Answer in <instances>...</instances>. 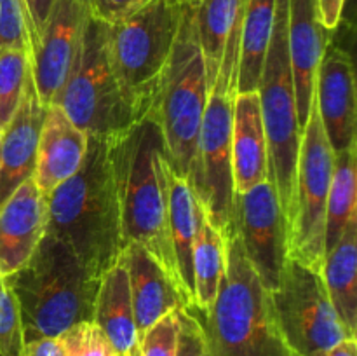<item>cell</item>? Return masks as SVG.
<instances>
[{
  "label": "cell",
  "instance_id": "cell-1",
  "mask_svg": "<svg viewBox=\"0 0 357 356\" xmlns=\"http://www.w3.org/2000/svg\"><path fill=\"white\" fill-rule=\"evenodd\" d=\"M115 140L89 136L82 166L47 195L45 232L68 244L94 278L117 264L124 250Z\"/></svg>",
  "mask_w": 357,
  "mask_h": 356
},
{
  "label": "cell",
  "instance_id": "cell-2",
  "mask_svg": "<svg viewBox=\"0 0 357 356\" xmlns=\"http://www.w3.org/2000/svg\"><path fill=\"white\" fill-rule=\"evenodd\" d=\"M166 166L162 133L152 114L115 140L122 244L145 248L180 288L169 236Z\"/></svg>",
  "mask_w": 357,
  "mask_h": 356
},
{
  "label": "cell",
  "instance_id": "cell-3",
  "mask_svg": "<svg viewBox=\"0 0 357 356\" xmlns=\"http://www.w3.org/2000/svg\"><path fill=\"white\" fill-rule=\"evenodd\" d=\"M3 279L17 302L24 342L59 337L73 325L93 321L101 278L51 234L45 232L23 267Z\"/></svg>",
  "mask_w": 357,
  "mask_h": 356
},
{
  "label": "cell",
  "instance_id": "cell-4",
  "mask_svg": "<svg viewBox=\"0 0 357 356\" xmlns=\"http://www.w3.org/2000/svg\"><path fill=\"white\" fill-rule=\"evenodd\" d=\"M197 318L211 356H296L282 339L271 293L244 257L236 234L227 237V267L208 311Z\"/></svg>",
  "mask_w": 357,
  "mask_h": 356
},
{
  "label": "cell",
  "instance_id": "cell-5",
  "mask_svg": "<svg viewBox=\"0 0 357 356\" xmlns=\"http://www.w3.org/2000/svg\"><path fill=\"white\" fill-rule=\"evenodd\" d=\"M209 101V84L197 31V2H183L180 28L162 77L155 117L171 170L190 184L199 133Z\"/></svg>",
  "mask_w": 357,
  "mask_h": 356
},
{
  "label": "cell",
  "instance_id": "cell-6",
  "mask_svg": "<svg viewBox=\"0 0 357 356\" xmlns=\"http://www.w3.org/2000/svg\"><path fill=\"white\" fill-rule=\"evenodd\" d=\"M183 0H150L124 20L108 24V52L117 82L138 121L155 107Z\"/></svg>",
  "mask_w": 357,
  "mask_h": 356
},
{
  "label": "cell",
  "instance_id": "cell-7",
  "mask_svg": "<svg viewBox=\"0 0 357 356\" xmlns=\"http://www.w3.org/2000/svg\"><path fill=\"white\" fill-rule=\"evenodd\" d=\"M261 121L268 150V180L278 192L286 229L295 220L296 170L302 145V126L288 54V0H278L271 44L258 86Z\"/></svg>",
  "mask_w": 357,
  "mask_h": 356
},
{
  "label": "cell",
  "instance_id": "cell-8",
  "mask_svg": "<svg viewBox=\"0 0 357 356\" xmlns=\"http://www.w3.org/2000/svg\"><path fill=\"white\" fill-rule=\"evenodd\" d=\"M91 138H112L138 119L122 94L108 52V24L91 14L68 79L54 100Z\"/></svg>",
  "mask_w": 357,
  "mask_h": 356
},
{
  "label": "cell",
  "instance_id": "cell-9",
  "mask_svg": "<svg viewBox=\"0 0 357 356\" xmlns=\"http://www.w3.org/2000/svg\"><path fill=\"white\" fill-rule=\"evenodd\" d=\"M271 293L279 332L296 356H324L345 339H357L338 318L321 271L288 257Z\"/></svg>",
  "mask_w": 357,
  "mask_h": 356
},
{
  "label": "cell",
  "instance_id": "cell-10",
  "mask_svg": "<svg viewBox=\"0 0 357 356\" xmlns=\"http://www.w3.org/2000/svg\"><path fill=\"white\" fill-rule=\"evenodd\" d=\"M333 163L335 154L312 101L298 154L295 220L288 232V251L289 257L316 271H321L324 262L326 202Z\"/></svg>",
  "mask_w": 357,
  "mask_h": 356
},
{
  "label": "cell",
  "instance_id": "cell-11",
  "mask_svg": "<svg viewBox=\"0 0 357 356\" xmlns=\"http://www.w3.org/2000/svg\"><path fill=\"white\" fill-rule=\"evenodd\" d=\"M232 110L234 94L211 89L201 133L190 185L209 222L223 234L232 236L234 188L232 175Z\"/></svg>",
  "mask_w": 357,
  "mask_h": 356
},
{
  "label": "cell",
  "instance_id": "cell-12",
  "mask_svg": "<svg viewBox=\"0 0 357 356\" xmlns=\"http://www.w3.org/2000/svg\"><path fill=\"white\" fill-rule=\"evenodd\" d=\"M244 257L267 292H274L289 257L288 229L271 180L236 194L234 229Z\"/></svg>",
  "mask_w": 357,
  "mask_h": 356
},
{
  "label": "cell",
  "instance_id": "cell-13",
  "mask_svg": "<svg viewBox=\"0 0 357 356\" xmlns=\"http://www.w3.org/2000/svg\"><path fill=\"white\" fill-rule=\"evenodd\" d=\"M91 16L89 0H58L30 56V73L44 107L68 79Z\"/></svg>",
  "mask_w": 357,
  "mask_h": 356
},
{
  "label": "cell",
  "instance_id": "cell-14",
  "mask_svg": "<svg viewBox=\"0 0 357 356\" xmlns=\"http://www.w3.org/2000/svg\"><path fill=\"white\" fill-rule=\"evenodd\" d=\"M314 103L333 154L356 147V80L347 51L328 44L314 86Z\"/></svg>",
  "mask_w": 357,
  "mask_h": 356
},
{
  "label": "cell",
  "instance_id": "cell-15",
  "mask_svg": "<svg viewBox=\"0 0 357 356\" xmlns=\"http://www.w3.org/2000/svg\"><path fill=\"white\" fill-rule=\"evenodd\" d=\"M47 230V195L26 180L0 205V276L23 267Z\"/></svg>",
  "mask_w": 357,
  "mask_h": 356
},
{
  "label": "cell",
  "instance_id": "cell-16",
  "mask_svg": "<svg viewBox=\"0 0 357 356\" xmlns=\"http://www.w3.org/2000/svg\"><path fill=\"white\" fill-rule=\"evenodd\" d=\"M328 37L330 31L321 23L317 0H288V54L302 129L312 108L316 73L330 44Z\"/></svg>",
  "mask_w": 357,
  "mask_h": 356
},
{
  "label": "cell",
  "instance_id": "cell-17",
  "mask_svg": "<svg viewBox=\"0 0 357 356\" xmlns=\"http://www.w3.org/2000/svg\"><path fill=\"white\" fill-rule=\"evenodd\" d=\"M45 108L38 100L31 73H28L20 105L0 135V205L33 177Z\"/></svg>",
  "mask_w": 357,
  "mask_h": 356
},
{
  "label": "cell",
  "instance_id": "cell-18",
  "mask_svg": "<svg viewBox=\"0 0 357 356\" xmlns=\"http://www.w3.org/2000/svg\"><path fill=\"white\" fill-rule=\"evenodd\" d=\"M89 136L77 128L59 105L45 108L31 180L45 195L82 166Z\"/></svg>",
  "mask_w": 357,
  "mask_h": 356
},
{
  "label": "cell",
  "instance_id": "cell-19",
  "mask_svg": "<svg viewBox=\"0 0 357 356\" xmlns=\"http://www.w3.org/2000/svg\"><path fill=\"white\" fill-rule=\"evenodd\" d=\"M119 262H122L128 271L132 311L139 337L167 313L185 307L176 283L145 248L139 244H128L122 250Z\"/></svg>",
  "mask_w": 357,
  "mask_h": 356
},
{
  "label": "cell",
  "instance_id": "cell-20",
  "mask_svg": "<svg viewBox=\"0 0 357 356\" xmlns=\"http://www.w3.org/2000/svg\"><path fill=\"white\" fill-rule=\"evenodd\" d=\"M232 175L236 194L268 180V150L258 93H237L232 110Z\"/></svg>",
  "mask_w": 357,
  "mask_h": 356
},
{
  "label": "cell",
  "instance_id": "cell-21",
  "mask_svg": "<svg viewBox=\"0 0 357 356\" xmlns=\"http://www.w3.org/2000/svg\"><path fill=\"white\" fill-rule=\"evenodd\" d=\"M93 321L117 356H139V334L131 302L128 271L117 262L103 272L94 300Z\"/></svg>",
  "mask_w": 357,
  "mask_h": 356
},
{
  "label": "cell",
  "instance_id": "cell-22",
  "mask_svg": "<svg viewBox=\"0 0 357 356\" xmlns=\"http://www.w3.org/2000/svg\"><path fill=\"white\" fill-rule=\"evenodd\" d=\"M167 175V201H169V236L173 246L174 262H176L178 283L185 307H194V269H192V253H194L195 230H197L199 199L195 191L185 178L166 166Z\"/></svg>",
  "mask_w": 357,
  "mask_h": 356
},
{
  "label": "cell",
  "instance_id": "cell-23",
  "mask_svg": "<svg viewBox=\"0 0 357 356\" xmlns=\"http://www.w3.org/2000/svg\"><path fill=\"white\" fill-rule=\"evenodd\" d=\"M321 276L338 318L357 337V215L324 257Z\"/></svg>",
  "mask_w": 357,
  "mask_h": 356
},
{
  "label": "cell",
  "instance_id": "cell-24",
  "mask_svg": "<svg viewBox=\"0 0 357 356\" xmlns=\"http://www.w3.org/2000/svg\"><path fill=\"white\" fill-rule=\"evenodd\" d=\"M278 0H243L237 93H257L272 38Z\"/></svg>",
  "mask_w": 357,
  "mask_h": 356
},
{
  "label": "cell",
  "instance_id": "cell-25",
  "mask_svg": "<svg viewBox=\"0 0 357 356\" xmlns=\"http://www.w3.org/2000/svg\"><path fill=\"white\" fill-rule=\"evenodd\" d=\"M227 267V239L206 216L201 202L197 212L192 269H194L195 304L192 309L208 311L218 295Z\"/></svg>",
  "mask_w": 357,
  "mask_h": 356
},
{
  "label": "cell",
  "instance_id": "cell-26",
  "mask_svg": "<svg viewBox=\"0 0 357 356\" xmlns=\"http://www.w3.org/2000/svg\"><path fill=\"white\" fill-rule=\"evenodd\" d=\"M243 23V0H199L197 31L208 75L209 93L215 86L227 38Z\"/></svg>",
  "mask_w": 357,
  "mask_h": 356
},
{
  "label": "cell",
  "instance_id": "cell-27",
  "mask_svg": "<svg viewBox=\"0 0 357 356\" xmlns=\"http://www.w3.org/2000/svg\"><path fill=\"white\" fill-rule=\"evenodd\" d=\"M357 171L356 147L335 156L333 177L326 202V230H324V257L344 236L345 227L357 215Z\"/></svg>",
  "mask_w": 357,
  "mask_h": 356
},
{
  "label": "cell",
  "instance_id": "cell-28",
  "mask_svg": "<svg viewBox=\"0 0 357 356\" xmlns=\"http://www.w3.org/2000/svg\"><path fill=\"white\" fill-rule=\"evenodd\" d=\"M30 73V54L17 49L0 52V128L16 112Z\"/></svg>",
  "mask_w": 357,
  "mask_h": 356
},
{
  "label": "cell",
  "instance_id": "cell-29",
  "mask_svg": "<svg viewBox=\"0 0 357 356\" xmlns=\"http://www.w3.org/2000/svg\"><path fill=\"white\" fill-rule=\"evenodd\" d=\"M9 49L31 54V28L24 0H0V52Z\"/></svg>",
  "mask_w": 357,
  "mask_h": 356
},
{
  "label": "cell",
  "instance_id": "cell-30",
  "mask_svg": "<svg viewBox=\"0 0 357 356\" xmlns=\"http://www.w3.org/2000/svg\"><path fill=\"white\" fill-rule=\"evenodd\" d=\"M0 355L24 356V335L20 309L2 276H0Z\"/></svg>",
  "mask_w": 357,
  "mask_h": 356
},
{
  "label": "cell",
  "instance_id": "cell-31",
  "mask_svg": "<svg viewBox=\"0 0 357 356\" xmlns=\"http://www.w3.org/2000/svg\"><path fill=\"white\" fill-rule=\"evenodd\" d=\"M180 309L160 318L139 337V356H176L180 342Z\"/></svg>",
  "mask_w": 357,
  "mask_h": 356
},
{
  "label": "cell",
  "instance_id": "cell-32",
  "mask_svg": "<svg viewBox=\"0 0 357 356\" xmlns=\"http://www.w3.org/2000/svg\"><path fill=\"white\" fill-rule=\"evenodd\" d=\"M61 342L66 356H117L110 341L94 321H82L63 332Z\"/></svg>",
  "mask_w": 357,
  "mask_h": 356
},
{
  "label": "cell",
  "instance_id": "cell-33",
  "mask_svg": "<svg viewBox=\"0 0 357 356\" xmlns=\"http://www.w3.org/2000/svg\"><path fill=\"white\" fill-rule=\"evenodd\" d=\"M176 356H211L201 325L187 307H181L180 311V342H178Z\"/></svg>",
  "mask_w": 357,
  "mask_h": 356
},
{
  "label": "cell",
  "instance_id": "cell-34",
  "mask_svg": "<svg viewBox=\"0 0 357 356\" xmlns=\"http://www.w3.org/2000/svg\"><path fill=\"white\" fill-rule=\"evenodd\" d=\"M89 2L91 14L96 20L114 24L149 3L150 0H89Z\"/></svg>",
  "mask_w": 357,
  "mask_h": 356
},
{
  "label": "cell",
  "instance_id": "cell-35",
  "mask_svg": "<svg viewBox=\"0 0 357 356\" xmlns=\"http://www.w3.org/2000/svg\"><path fill=\"white\" fill-rule=\"evenodd\" d=\"M56 2H58V0H24L31 28V51H33V45L37 44L45 23H47L49 16H51Z\"/></svg>",
  "mask_w": 357,
  "mask_h": 356
},
{
  "label": "cell",
  "instance_id": "cell-36",
  "mask_svg": "<svg viewBox=\"0 0 357 356\" xmlns=\"http://www.w3.org/2000/svg\"><path fill=\"white\" fill-rule=\"evenodd\" d=\"M24 356H66L61 337H42L24 342Z\"/></svg>",
  "mask_w": 357,
  "mask_h": 356
},
{
  "label": "cell",
  "instance_id": "cell-37",
  "mask_svg": "<svg viewBox=\"0 0 357 356\" xmlns=\"http://www.w3.org/2000/svg\"><path fill=\"white\" fill-rule=\"evenodd\" d=\"M344 6L345 0H317L319 20L328 31H333L340 24Z\"/></svg>",
  "mask_w": 357,
  "mask_h": 356
},
{
  "label": "cell",
  "instance_id": "cell-38",
  "mask_svg": "<svg viewBox=\"0 0 357 356\" xmlns=\"http://www.w3.org/2000/svg\"><path fill=\"white\" fill-rule=\"evenodd\" d=\"M324 356H357V341L356 339H345L333 349H330Z\"/></svg>",
  "mask_w": 357,
  "mask_h": 356
},
{
  "label": "cell",
  "instance_id": "cell-39",
  "mask_svg": "<svg viewBox=\"0 0 357 356\" xmlns=\"http://www.w3.org/2000/svg\"><path fill=\"white\" fill-rule=\"evenodd\" d=\"M183 2H199V0H183Z\"/></svg>",
  "mask_w": 357,
  "mask_h": 356
},
{
  "label": "cell",
  "instance_id": "cell-40",
  "mask_svg": "<svg viewBox=\"0 0 357 356\" xmlns=\"http://www.w3.org/2000/svg\"><path fill=\"white\" fill-rule=\"evenodd\" d=\"M0 135H2V128H0Z\"/></svg>",
  "mask_w": 357,
  "mask_h": 356
},
{
  "label": "cell",
  "instance_id": "cell-41",
  "mask_svg": "<svg viewBox=\"0 0 357 356\" xmlns=\"http://www.w3.org/2000/svg\"><path fill=\"white\" fill-rule=\"evenodd\" d=\"M0 356H2V355H0Z\"/></svg>",
  "mask_w": 357,
  "mask_h": 356
}]
</instances>
